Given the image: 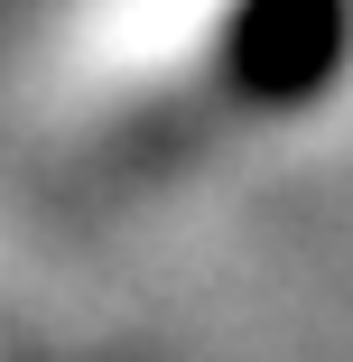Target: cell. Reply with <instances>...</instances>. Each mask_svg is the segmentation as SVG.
I'll use <instances>...</instances> for the list:
<instances>
[{"label":"cell","mask_w":353,"mask_h":362,"mask_svg":"<svg viewBox=\"0 0 353 362\" xmlns=\"http://www.w3.org/2000/svg\"><path fill=\"white\" fill-rule=\"evenodd\" d=\"M344 65V0H242L233 10V84L251 103H307Z\"/></svg>","instance_id":"cell-1"}]
</instances>
